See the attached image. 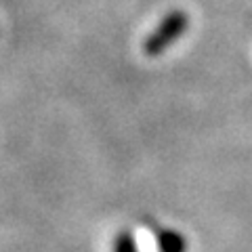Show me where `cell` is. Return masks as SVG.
Listing matches in <instances>:
<instances>
[{
	"instance_id": "6da1fadb",
	"label": "cell",
	"mask_w": 252,
	"mask_h": 252,
	"mask_svg": "<svg viewBox=\"0 0 252 252\" xmlns=\"http://www.w3.org/2000/svg\"><path fill=\"white\" fill-rule=\"evenodd\" d=\"M187 26H189V19H187L185 13L175 11V13L166 15L164 21L156 28L154 34L145 40V44H143L145 55H149V57H158V55H162L187 30Z\"/></svg>"
},
{
	"instance_id": "7a4b0ae2",
	"label": "cell",
	"mask_w": 252,
	"mask_h": 252,
	"mask_svg": "<svg viewBox=\"0 0 252 252\" xmlns=\"http://www.w3.org/2000/svg\"><path fill=\"white\" fill-rule=\"evenodd\" d=\"M158 246H160V252H185L187 242L177 231H162L158 235Z\"/></svg>"
},
{
	"instance_id": "3957f363",
	"label": "cell",
	"mask_w": 252,
	"mask_h": 252,
	"mask_svg": "<svg viewBox=\"0 0 252 252\" xmlns=\"http://www.w3.org/2000/svg\"><path fill=\"white\" fill-rule=\"evenodd\" d=\"M114 252H137V246H135V240L130 238V233H120L116 238V244H114Z\"/></svg>"
}]
</instances>
